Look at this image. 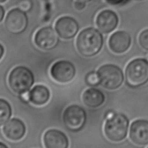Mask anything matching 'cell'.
<instances>
[{"mask_svg":"<svg viewBox=\"0 0 148 148\" xmlns=\"http://www.w3.org/2000/svg\"><path fill=\"white\" fill-rule=\"evenodd\" d=\"M107 1L111 4H118L122 2L123 0H107Z\"/></svg>","mask_w":148,"mask_h":148,"instance_id":"cell-25","label":"cell"},{"mask_svg":"<svg viewBox=\"0 0 148 148\" xmlns=\"http://www.w3.org/2000/svg\"><path fill=\"white\" fill-rule=\"evenodd\" d=\"M109 47L113 53L122 54L131 48L132 38L130 34L125 31H116L109 39Z\"/></svg>","mask_w":148,"mask_h":148,"instance_id":"cell-10","label":"cell"},{"mask_svg":"<svg viewBox=\"0 0 148 148\" xmlns=\"http://www.w3.org/2000/svg\"><path fill=\"white\" fill-rule=\"evenodd\" d=\"M129 138L138 146L148 145V121L142 119L134 121L129 129Z\"/></svg>","mask_w":148,"mask_h":148,"instance_id":"cell-11","label":"cell"},{"mask_svg":"<svg viewBox=\"0 0 148 148\" xmlns=\"http://www.w3.org/2000/svg\"><path fill=\"white\" fill-rule=\"evenodd\" d=\"M84 81L87 85L90 87H96L100 85L99 76L97 71H91L87 73L84 78Z\"/></svg>","mask_w":148,"mask_h":148,"instance_id":"cell-19","label":"cell"},{"mask_svg":"<svg viewBox=\"0 0 148 148\" xmlns=\"http://www.w3.org/2000/svg\"><path fill=\"white\" fill-rule=\"evenodd\" d=\"M4 15H5V10L1 6H0V22H1L4 18Z\"/></svg>","mask_w":148,"mask_h":148,"instance_id":"cell-23","label":"cell"},{"mask_svg":"<svg viewBox=\"0 0 148 148\" xmlns=\"http://www.w3.org/2000/svg\"><path fill=\"white\" fill-rule=\"evenodd\" d=\"M86 120V110L78 104L68 106L63 112L62 120L66 127L75 133L83 129Z\"/></svg>","mask_w":148,"mask_h":148,"instance_id":"cell-6","label":"cell"},{"mask_svg":"<svg viewBox=\"0 0 148 148\" xmlns=\"http://www.w3.org/2000/svg\"><path fill=\"white\" fill-rule=\"evenodd\" d=\"M100 85L109 90L120 88L124 81V75L121 68L114 64H105L97 70Z\"/></svg>","mask_w":148,"mask_h":148,"instance_id":"cell-5","label":"cell"},{"mask_svg":"<svg viewBox=\"0 0 148 148\" xmlns=\"http://www.w3.org/2000/svg\"><path fill=\"white\" fill-rule=\"evenodd\" d=\"M57 33L49 26L42 28L36 33L34 41L39 48L50 51L56 48L59 44V39Z\"/></svg>","mask_w":148,"mask_h":148,"instance_id":"cell-9","label":"cell"},{"mask_svg":"<svg viewBox=\"0 0 148 148\" xmlns=\"http://www.w3.org/2000/svg\"><path fill=\"white\" fill-rule=\"evenodd\" d=\"M126 84L131 88H138L148 82V60L136 58L131 60L125 68Z\"/></svg>","mask_w":148,"mask_h":148,"instance_id":"cell-3","label":"cell"},{"mask_svg":"<svg viewBox=\"0 0 148 148\" xmlns=\"http://www.w3.org/2000/svg\"><path fill=\"white\" fill-rule=\"evenodd\" d=\"M28 25V18L23 10L14 9L8 12L5 20V26L10 33L20 34L25 31Z\"/></svg>","mask_w":148,"mask_h":148,"instance_id":"cell-8","label":"cell"},{"mask_svg":"<svg viewBox=\"0 0 148 148\" xmlns=\"http://www.w3.org/2000/svg\"><path fill=\"white\" fill-rule=\"evenodd\" d=\"M118 22V15L111 10H104L100 12L96 20L97 27L104 34H109L115 30Z\"/></svg>","mask_w":148,"mask_h":148,"instance_id":"cell-14","label":"cell"},{"mask_svg":"<svg viewBox=\"0 0 148 148\" xmlns=\"http://www.w3.org/2000/svg\"><path fill=\"white\" fill-rule=\"evenodd\" d=\"M147 148H148V147H147Z\"/></svg>","mask_w":148,"mask_h":148,"instance_id":"cell-30","label":"cell"},{"mask_svg":"<svg viewBox=\"0 0 148 148\" xmlns=\"http://www.w3.org/2000/svg\"><path fill=\"white\" fill-rule=\"evenodd\" d=\"M0 148H9V147L6 144H5L2 142H0Z\"/></svg>","mask_w":148,"mask_h":148,"instance_id":"cell-26","label":"cell"},{"mask_svg":"<svg viewBox=\"0 0 148 148\" xmlns=\"http://www.w3.org/2000/svg\"><path fill=\"white\" fill-rule=\"evenodd\" d=\"M55 28L60 37L66 40L75 37L79 30L77 22L70 17L60 18L55 23Z\"/></svg>","mask_w":148,"mask_h":148,"instance_id":"cell-12","label":"cell"},{"mask_svg":"<svg viewBox=\"0 0 148 148\" xmlns=\"http://www.w3.org/2000/svg\"><path fill=\"white\" fill-rule=\"evenodd\" d=\"M45 148H69L70 141L66 134L56 129L47 131L43 136Z\"/></svg>","mask_w":148,"mask_h":148,"instance_id":"cell-13","label":"cell"},{"mask_svg":"<svg viewBox=\"0 0 148 148\" xmlns=\"http://www.w3.org/2000/svg\"><path fill=\"white\" fill-rule=\"evenodd\" d=\"M129 127V120L121 113H112L105 121L104 133L109 140L120 142L126 138Z\"/></svg>","mask_w":148,"mask_h":148,"instance_id":"cell-2","label":"cell"},{"mask_svg":"<svg viewBox=\"0 0 148 148\" xmlns=\"http://www.w3.org/2000/svg\"><path fill=\"white\" fill-rule=\"evenodd\" d=\"M137 1H141V0H137Z\"/></svg>","mask_w":148,"mask_h":148,"instance_id":"cell-29","label":"cell"},{"mask_svg":"<svg viewBox=\"0 0 148 148\" xmlns=\"http://www.w3.org/2000/svg\"><path fill=\"white\" fill-rule=\"evenodd\" d=\"M74 6H75V9L77 10H83L84 7L86 6L85 2L81 1H76L75 2V4H74Z\"/></svg>","mask_w":148,"mask_h":148,"instance_id":"cell-22","label":"cell"},{"mask_svg":"<svg viewBox=\"0 0 148 148\" xmlns=\"http://www.w3.org/2000/svg\"><path fill=\"white\" fill-rule=\"evenodd\" d=\"M82 99L87 107L96 108L103 104L105 101V95L99 89L92 87L84 91Z\"/></svg>","mask_w":148,"mask_h":148,"instance_id":"cell-16","label":"cell"},{"mask_svg":"<svg viewBox=\"0 0 148 148\" xmlns=\"http://www.w3.org/2000/svg\"><path fill=\"white\" fill-rule=\"evenodd\" d=\"M10 89L14 93L22 95L27 93L35 83V76L30 68L25 66L14 67L8 77Z\"/></svg>","mask_w":148,"mask_h":148,"instance_id":"cell-4","label":"cell"},{"mask_svg":"<svg viewBox=\"0 0 148 148\" xmlns=\"http://www.w3.org/2000/svg\"><path fill=\"white\" fill-rule=\"evenodd\" d=\"M25 124L19 118H14L7 121L3 128V132L6 138L12 141H19L26 133Z\"/></svg>","mask_w":148,"mask_h":148,"instance_id":"cell-15","label":"cell"},{"mask_svg":"<svg viewBox=\"0 0 148 148\" xmlns=\"http://www.w3.org/2000/svg\"><path fill=\"white\" fill-rule=\"evenodd\" d=\"M5 54V48L2 45V44L0 43V60L2 59L3 56V55Z\"/></svg>","mask_w":148,"mask_h":148,"instance_id":"cell-24","label":"cell"},{"mask_svg":"<svg viewBox=\"0 0 148 148\" xmlns=\"http://www.w3.org/2000/svg\"><path fill=\"white\" fill-rule=\"evenodd\" d=\"M104 44L103 36L100 31L94 28L82 30L76 39V48L84 57H93L98 54Z\"/></svg>","mask_w":148,"mask_h":148,"instance_id":"cell-1","label":"cell"},{"mask_svg":"<svg viewBox=\"0 0 148 148\" xmlns=\"http://www.w3.org/2000/svg\"><path fill=\"white\" fill-rule=\"evenodd\" d=\"M5 1H6V0H0V3H3Z\"/></svg>","mask_w":148,"mask_h":148,"instance_id":"cell-28","label":"cell"},{"mask_svg":"<svg viewBox=\"0 0 148 148\" xmlns=\"http://www.w3.org/2000/svg\"><path fill=\"white\" fill-rule=\"evenodd\" d=\"M50 75L54 80L60 84H67L73 80L76 68L72 62L60 60L54 63L50 68Z\"/></svg>","mask_w":148,"mask_h":148,"instance_id":"cell-7","label":"cell"},{"mask_svg":"<svg viewBox=\"0 0 148 148\" xmlns=\"http://www.w3.org/2000/svg\"><path fill=\"white\" fill-rule=\"evenodd\" d=\"M12 107L7 100L0 98V127L6 123L11 118Z\"/></svg>","mask_w":148,"mask_h":148,"instance_id":"cell-18","label":"cell"},{"mask_svg":"<svg viewBox=\"0 0 148 148\" xmlns=\"http://www.w3.org/2000/svg\"><path fill=\"white\" fill-rule=\"evenodd\" d=\"M138 42L142 49L148 51V29L143 30L139 34Z\"/></svg>","mask_w":148,"mask_h":148,"instance_id":"cell-20","label":"cell"},{"mask_svg":"<svg viewBox=\"0 0 148 148\" xmlns=\"http://www.w3.org/2000/svg\"><path fill=\"white\" fill-rule=\"evenodd\" d=\"M18 8L23 12H28L32 9L33 1L31 0H18Z\"/></svg>","mask_w":148,"mask_h":148,"instance_id":"cell-21","label":"cell"},{"mask_svg":"<svg viewBox=\"0 0 148 148\" xmlns=\"http://www.w3.org/2000/svg\"><path fill=\"white\" fill-rule=\"evenodd\" d=\"M51 96L49 88L44 85H36L29 91V102L36 106H42L48 102Z\"/></svg>","mask_w":148,"mask_h":148,"instance_id":"cell-17","label":"cell"},{"mask_svg":"<svg viewBox=\"0 0 148 148\" xmlns=\"http://www.w3.org/2000/svg\"><path fill=\"white\" fill-rule=\"evenodd\" d=\"M78 1H83V2H86V1H90V0H78Z\"/></svg>","mask_w":148,"mask_h":148,"instance_id":"cell-27","label":"cell"}]
</instances>
